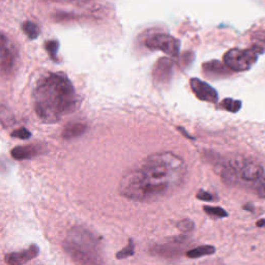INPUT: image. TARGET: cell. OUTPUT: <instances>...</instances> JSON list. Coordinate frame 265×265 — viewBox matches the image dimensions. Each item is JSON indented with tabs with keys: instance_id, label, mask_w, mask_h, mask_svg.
<instances>
[{
	"instance_id": "obj_1",
	"label": "cell",
	"mask_w": 265,
	"mask_h": 265,
	"mask_svg": "<svg viewBox=\"0 0 265 265\" xmlns=\"http://www.w3.org/2000/svg\"><path fill=\"white\" fill-rule=\"evenodd\" d=\"M187 165L173 152L147 156L140 167L123 175L118 187L122 197L136 202H154L172 196L186 182Z\"/></svg>"
},
{
	"instance_id": "obj_2",
	"label": "cell",
	"mask_w": 265,
	"mask_h": 265,
	"mask_svg": "<svg viewBox=\"0 0 265 265\" xmlns=\"http://www.w3.org/2000/svg\"><path fill=\"white\" fill-rule=\"evenodd\" d=\"M35 114L46 123H56L76 111L80 101L75 88L65 76L50 74L35 85L32 94Z\"/></svg>"
},
{
	"instance_id": "obj_3",
	"label": "cell",
	"mask_w": 265,
	"mask_h": 265,
	"mask_svg": "<svg viewBox=\"0 0 265 265\" xmlns=\"http://www.w3.org/2000/svg\"><path fill=\"white\" fill-rule=\"evenodd\" d=\"M62 248L65 254L78 265H101L103 250L101 238L82 226L69 229Z\"/></svg>"
},
{
	"instance_id": "obj_4",
	"label": "cell",
	"mask_w": 265,
	"mask_h": 265,
	"mask_svg": "<svg viewBox=\"0 0 265 265\" xmlns=\"http://www.w3.org/2000/svg\"><path fill=\"white\" fill-rule=\"evenodd\" d=\"M261 52H263V50L257 48L231 49L225 54L224 62L225 65L233 72H244L256 63Z\"/></svg>"
},
{
	"instance_id": "obj_5",
	"label": "cell",
	"mask_w": 265,
	"mask_h": 265,
	"mask_svg": "<svg viewBox=\"0 0 265 265\" xmlns=\"http://www.w3.org/2000/svg\"><path fill=\"white\" fill-rule=\"evenodd\" d=\"M146 46L151 50H160L170 56H178L181 49V43L166 33H155L147 38Z\"/></svg>"
},
{
	"instance_id": "obj_6",
	"label": "cell",
	"mask_w": 265,
	"mask_h": 265,
	"mask_svg": "<svg viewBox=\"0 0 265 265\" xmlns=\"http://www.w3.org/2000/svg\"><path fill=\"white\" fill-rule=\"evenodd\" d=\"M189 240L188 236L180 235L172 237L167 243L155 244L150 248V253L154 256L173 259L181 256L184 253L185 243Z\"/></svg>"
},
{
	"instance_id": "obj_7",
	"label": "cell",
	"mask_w": 265,
	"mask_h": 265,
	"mask_svg": "<svg viewBox=\"0 0 265 265\" xmlns=\"http://www.w3.org/2000/svg\"><path fill=\"white\" fill-rule=\"evenodd\" d=\"M2 70L3 74H10L17 62V50L5 34L2 35Z\"/></svg>"
},
{
	"instance_id": "obj_8",
	"label": "cell",
	"mask_w": 265,
	"mask_h": 265,
	"mask_svg": "<svg viewBox=\"0 0 265 265\" xmlns=\"http://www.w3.org/2000/svg\"><path fill=\"white\" fill-rule=\"evenodd\" d=\"M40 254V248L37 244H31L29 248L19 251L8 253L5 256V262L8 265H24L30 260L37 258Z\"/></svg>"
},
{
	"instance_id": "obj_9",
	"label": "cell",
	"mask_w": 265,
	"mask_h": 265,
	"mask_svg": "<svg viewBox=\"0 0 265 265\" xmlns=\"http://www.w3.org/2000/svg\"><path fill=\"white\" fill-rule=\"evenodd\" d=\"M191 88L195 96L204 102L208 103H217L218 102V93L216 90H214L209 84L206 82H203L197 78H193L190 81Z\"/></svg>"
},
{
	"instance_id": "obj_10",
	"label": "cell",
	"mask_w": 265,
	"mask_h": 265,
	"mask_svg": "<svg viewBox=\"0 0 265 265\" xmlns=\"http://www.w3.org/2000/svg\"><path fill=\"white\" fill-rule=\"evenodd\" d=\"M172 75V62L168 59L162 58L157 61L154 70H153V77L157 82H166L169 80Z\"/></svg>"
},
{
	"instance_id": "obj_11",
	"label": "cell",
	"mask_w": 265,
	"mask_h": 265,
	"mask_svg": "<svg viewBox=\"0 0 265 265\" xmlns=\"http://www.w3.org/2000/svg\"><path fill=\"white\" fill-rule=\"evenodd\" d=\"M42 152V149L35 145H27V146H19L15 147L12 150V156L16 160H28L35 155H38Z\"/></svg>"
},
{
	"instance_id": "obj_12",
	"label": "cell",
	"mask_w": 265,
	"mask_h": 265,
	"mask_svg": "<svg viewBox=\"0 0 265 265\" xmlns=\"http://www.w3.org/2000/svg\"><path fill=\"white\" fill-rule=\"evenodd\" d=\"M216 253V248L214 245H199L197 248H194L192 250H189L186 252V256L191 259H197L201 258L203 256H209Z\"/></svg>"
},
{
	"instance_id": "obj_13",
	"label": "cell",
	"mask_w": 265,
	"mask_h": 265,
	"mask_svg": "<svg viewBox=\"0 0 265 265\" xmlns=\"http://www.w3.org/2000/svg\"><path fill=\"white\" fill-rule=\"evenodd\" d=\"M87 127L84 125V123H80V122H76V123H70L69 126H67L63 133L62 136L65 139H72V138H76L79 137L81 135L84 134V132L86 131Z\"/></svg>"
},
{
	"instance_id": "obj_14",
	"label": "cell",
	"mask_w": 265,
	"mask_h": 265,
	"mask_svg": "<svg viewBox=\"0 0 265 265\" xmlns=\"http://www.w3.org/2000/svg\"><path fill=\"white\" fill-rule=\"evenodd\" d=\"M203 210L204 213L210 217H214V218H219V219H224L228 217V213L227 211L219 206H208L205 205L203 206Z\"/></svg>"
},
{
	"instance_id": "obj_15",
	"label": "cell",
	"mask_w": 265,
	"mask_h": 265,
	"mask_svg": "<svg viewBox=\"0 0 265 265\" xmlns=\"http://www.w3.org/2000/svg\"><path fill=\"white\" fill-rule=\"evenodd\" d=\"M23 31L24 33L27 35V37L30 39V40H34L37 39L39 35H40V28L39 26L33 23V22H25L24 25H23Z\"/></svg>"
},
{
	"instance_id": "obj_16",
	"label": "cell",
	"mask_w": 265,
	"mask_h": 265,
	"mask_svg": "<svg viewBox=\"0 0 265 265\" xmlns=\"http://www.w3.org/2000/svg\"><path fill=\"white\" fill-rule=\"evenodd\" d=\"M134 254H135V243H134L133 239H130L128 245L125 246V248L120 250L119 252H117L115 257L118 260H122V259L129 258L131 256H134Z\"/></svg>"
},
{
	"instance_id": "obj_17",
	"label": "cell",
	"mask_w": 265,
	"mask_h": 265,
	"mask_svg": "<svg viewBox=\"0 0 265 265\" xmlns=\"http://www.w3.org/2000/svg\"><path fill=\"white\" fill-rule=\"evenodd\" d=\"M222 108L229 111V112H233L236 113L240 110L241 108V102L232 100V99H226L222 102Z\"/></svg>"
},
{
	"instance_id": "obj_18",
	"label": "cell",
	"mask_w": 265,
	"mask_h": 265,
	"mask_svg": "<svg viewBox=\"0 0 265 265\" xmlns=\"http://www.w3.org/2000/svg\"><path fill=\"white\" fill-rule=\"evenodd\" d=\"M251 191L261 199H265V175L258 180L252 187Z\"/></svg>"
},
{
	"instance_id": "obj_19",
	"label": "cell",
	"mask_w": 265,
	"mask_h": 265,
	"mask_svg": "<svg viewBox=\"0 0 265 265\" xmlns=\"http://www.w3.org/2000/svg\"><path fill=\"white\" fill-rule=\"evenodd\" d=\"M176 227H178L179 230L183 233H189L192 232L195 228V224L190 219H185L180 221L178 224H176Z\"/></svg>"
},
{
	"instance_id": "obj_20",
	"label": "cell",
	"mask_w": 265,
	"mask_h": 265,
	"mask_svg": "<svg viewBox=\"0 0 265 265\" xmlns=\"http://www.w3.org/2000/svg\"><path fill=\"white\" fill-rule=\"evenodd\" d=\"M31 134L29 131H27L26 129H19L15 131L14 133H12V137L15 138H19V139H28L30 138Z\"/></svg>"
},
{
	"instance_id": "obj_21",
	"label": "cell",
	"mask_w": 265,
	"mask_h": 265,
	"mask_svg": "<svg viewBox=\"0 0 265 265\" xmlns=\"http://www.w3.org/2000/svg\"><path fill=\"white\" fill-rule=\"evenodd\" d=\"M46 48H47L48 52L50 53V55L52 57H54L56 55L57 50H58V44L55 41H51V42H48L46 44Z\"/></svg>"
},
{
	"instance_id": "obj_22",
	"label": "cell",
	"mask_w": 265,
	"mask_h": 265,
	"mask_svg": "<svg viewBox=\"0 0 265 265\" xmlns=\"http://www.w3.org/2000/svg\"><path fill=\"white\" fill-rule=\"evenodd\" d=\"M196 198H197L198 200H201V201H213V200H214V196L211 195L210 193L205 192V191H203V190H200V191L197 193Z\"/></svg>"
},
{
	"instance_id": "obj_23",
	"label": "cell",
	"mask_w": 265,
	"mask_h": 265,
	"mask_svg": "<svg viewBox=\"0 0 265 265\" xmlns=\"http://www.w3.org/2000/svg\"><path fill=\"white\" fill-rule=\"evenodd\" d=\"M52 2L59 3V4H70V5H83L91 0H52Z\"/></svg>"
},
{
	"instance_id": "obj_24",
	"label": "cell",
	"mask_w": 265,
	"mask_h": 265,
	"mask_svg": "<svg viewBox=\"0 0 265 265\" xmlns=\"http://www.w3.org/2000/svg\"><path fill=\"white\" fill-rule=\"evenodd\" d=\"M243 209H244V210H248V211H253V210H254V206H253V204L248 203V204L243 205Z\"/></svg>"
},
{
	"instance_id": "obj_25",
	"label": "cell",
	"mask_w": 265,
	"mask_h": 265,
	"mask_svg": "<svg viewBox=\"0 0 265 265\" xmlns=\"http://www.w3.org/2000/svg\"><path fill=\"white\" fill-rule=\"evenodd\" d=\"M256 226H257V227H263V226H265V220H259V221L256 223Z\"/></svg>"
},
{
	"instance_id": "obj_26",
	"label": "cell",
	"mask_w": 265,
	"mask_h": 265,
	"mask_svg": "<svg viewBox=\"0 0 265 265\" xmlns=\"http://www.w3.org/2000/svg\"><path fill=\"white\" fill-rule=\"evenodd\" d=\"M264 43H265V38H264Z\"/></svg>"
}]
</instances>
